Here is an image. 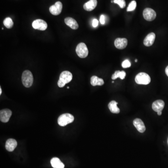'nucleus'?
<instances>
[{
  "label": "nucleus",
  "instance_id": "1",
  "mask_svg": "<svg viewBox=\"0 0 168 168\" xmlns=\"http://www.w3.org/2000/svg\"><path fill=\"white\" fill-rule=\"evenodd\" d=\"M72 79V75L71 72L65 71L60 74L59 79L58 82V86L59 87H63L66 84L71 82Z\"/></svg>",
  "mask_w": 168,
  "mask_h": 168
},
{
  "label": "nucleus",
  "instance_id": "2",
  "mask_svg": "<svg viewBox=\"0 0 168 168\" xmlns=\"http://www.w3.org/2000/svg\"><path fill=\"white\" fill-rule=\"evenodd\" d=\"M22 84L25 87H30L33 82V76L32 72L29 70L24 71L22 76Z\"/></svg>",
  "mask_w": 168,
  "mask_h": 168
},
{
  "label": "nucleus",
  "instance_id": "3",
  "mask_svg": "<svg viewBox=\"0 0 168 168\" xmlns=\"http://www.w3.org/2000/svg\"><path fill=\"white\" fill-rule=\"evenodd\" d=\"M74 118L70 113H64L59 117L58 123L59 125L62 127L67 125L74 121Z\"/></svg>",
  "mask_w": 168,
  "mask_h": 168
},
{
  "label": "nucleus",
  "instance_id": "4",
  "mask_svg": "<svg viewBox=\"0 0 168 168\" xmlns=\"http://www.w3.org/2000/svg\"><path fill=\"white\" fill-rule=\"evenodd\" d=\"M136 83L139 85H148L150 84L151 79L150 76L145 72H140L135 78Z\"/></svg>",
  "mask_w": 168,
  "mask_h": 168
},
{
  "label": "nucleus",
  "instance_id": "5",
  "mask_svg": "<svg viewBox=\"0 0 168 168\" xmlns=\"http://www.w3.org/2000/svg\"><path fill=\"white\" fill-rule=\"evenodd\" d=\"M76 52L79 58H85L88 56V50L86 45L83 43H79L76 47Z\"/></svg>",
  "mask_w": 168,
  "mask_h": 168
},
{
  "label": "nucleus",
  "instance_id": "6",
  "mask_svg": "<svg viewBox=\"0 0 168 168\" xmlns=\"http://www.w3.org/2000/svg\"><path fill=\"white\" fill-rule=\"evenodd\" d=\"M143 16L146 20L152 21L156 18V14L152 8H146L143 12Z\"/></svg>",
  "mask_w": 168,
  "mask_h": 168
},
{
  "label": "nucleus",
  "instance_id": "7",
  "mask_svg": "<svg viewBox=\"0 0 168 168\" xmlns=\"http://www.w3.org/2000/svg\"><path fill=\"white\" fill-rule=\"evenodd\" d=\"M63 5L60 2H57L54 5H52L50 7L49 10L53 15H58L62 12Z\"/></svg>",
  "mask_w": 168,
  "mask_h": 168
},
{
  "label": "nucleus",
  "instance_id": "8",
  "mask_svg": "<svg viewBox=\"0 0 168 168\" xmlns=\"http://www.w3.org/2000/svg\"><path fill=\"white\" fill-rule=\"evenodd\" d=\"M32 25L34 29L40 31H45L47 28V24L43 20H35L34 21Z\"/></svg>",
  "mask_w": 168,
  "mask_h": 168
},
{
  "label": "nucleus",
  "instance_id": "9",
  "mask_svg": "<svg viewBox=\"0 0 168 168\" xmlns=\"http://www.w3.org/2000/svg\"><path fill=\"white\" fill-rule=\"evenodd\" d=\"M12 115V112L8 109H4L0 111V120L2 123H8Z\"/></svg>",
  "mask_w": 168,
  "mask_h": 168
},
{
  "label": "nucleus",
  "instance_id": "10",
  "mask_svg": "<svg viewBox=\"0 0 168 168\" xmlns=\"http://www.w3.org/2000/svg\"><path fill=\"white\" fill-rule=\"evenodd\" d=\"M128 40L125 38H117L115 41V45L117 49L123 50L127 47Z\"/></svg>",
  "mask_w": 168,
  "mask_h": 168
},
{
  "label": "nucleus",
  "instance_id": "11",
  "mask_svg": "<svg viewBox=\"0 0 168 168\" xmlns=\"http://www.w3.org/2000/svg\"><path fill=\"white\" fill-rule=\"evenodd\" d=\"M133 124L135 126L136 129L140 133H143L146 130L145 125L142 119H136L133 121Z\"/></svg>",
  "mask_w": 168,
  "mask_h": 168
},
{
  "label": "nucleus",
  "instance_id": "12",
  "mask_svg": "<svg viewBox=\"0 0 168 168\" xmlns=\"http://www.w3.org/2000/svg\"><path fill=\"white\" fill-rule=\"evenodd\" d=\"M155 39H156L155 34L153 32L150 33L144 40V45L147 47L152 45L155 42Z\"/></svg>",
  "mask_w": 168,
  "mask_h": 168
},
{
  "label": "nucleus",
  "instance_id": "13",
  "mask_svg": "<svg viewBox=\"0 0 168 168\" xmlns=\"http://www.w3.org/2000/svg\"><path fill=\"white\" fill-rule=\"evenodd\" d=\"M17 143L16 140L14 139H9L6 141L5 144V148L8 151L12 152L17 147Z\"/></svg>",
  "mask_w": 168,
  "mask_h": 168
},
{
  "label": "nucleus",
  "instance_id": "14",
  "mask_svg": "<svg viewBox=\"0 0 168 168\" xmlns=\"http://www.w3.org/2000/svg\"><path fill=\"white\" fill-rule=\"evenodd\" d=\"M152 109L154 111L158 112L162 111L164 107V102L163 100H157L154 101L152 104Z\"/></svg>",
  "mask_w": 168,
  "mask_h": 168
},
{
  "label": "nucleus",
  "instance_id": "15",
  "mask_svg": "<svg viewBox=\"0 0 168 168\" xmlns=\"http://www.w3.org/2000/svg\"><path fill=\"white\" fill-rule=\"evenodd\" d=\"M65 22L68 26L72 29H77L79 28V25L77 21L72 17H66L65 19Z\"/></svg>",
  "mask_w": 168,
  "mask_h": 168
},
{
  "label": "nucleus",
  "instance_id": "16",
  "mask_svg": "<svg viewBox=\"0 0 168 168\" xmlns=\"http://www.w3.org/2000/svg\"><path fill=\"white\" fill-rule=\"evenodd\" d=\"M97 5V0H90L88 2L84 4L83 8L86 11H91L93 10L96 7Z\"/></svg>",
  "mask_w": 168,
  "mask_h": 168
},
{
  "label": "nucleus",
  "instance_id": "17",
  "mask_svg": "<svg viewBox=\"0 0 168 168\" xmlns=\"http://www.w3.org/2000/svg\"><path fill=\"white\" fill-rule=\"evenodd\" d=\"M52 167L54 168H64L65 165L59 158L54 157L51 161Z\"/></svg>",
  "mask_w": 168,
  "mask_h": 168
},
{
  "label": "nucleus",
  "instance_id": "18",
  "mask_svg": "<svg viewBox=\"0 0 168 168\" xmlns=\"http://www.w3.org/2000/svg\"><path fill=\"white\" fill-rule=\"evenodd\" d=\"M104 84L103 79L101 78H98L96 76H93L91 78V84L92 86H96L103 85Z\"/></svg>",
  "mask_w": 168,
  "mask_h": 168
},
{
  "label": "nucleus",
  "instance_id": "19",
  "mask_svg": "<svg viewBox=\"0 0 168 168\" xmlns=\"http://www.w3.org/2000/svg\"><path fill=\"white\" fill-rule=\"evenodd\" d=\"M117 104L118 103L115 100L111 101L110 102L108 106H109V109L112 113H119L120 112V110L118 107Z\"/></svg>",
  "mask_w": 168,
  "mask_h": 168
},
{
  "label": "nucleus",
  "instance_id": "20",
  "mask_svg": "<svg viewBox=\"0 0 168 168\" xmlns=\"http://www.w3.org/2000/svg\"><path fill=\"white\" fill-rule=\"evenodd\" d=\"M126 75V73L124 71H116L112 76V79L115 80L117 78H120L121 79H124L125 78Z\"/></svg>",
  "mask_w": 168,
  "mask_h": 168
},
{
  "label": "nucleus",
  "instance_id": "21",
  "mask_svg": "<svg viewBox=\"0 0 168 168\" xmlns=\"http://www.w3.org/2000/svg\"><path fill=\"white\" fill-rule=\"evenodd\" d=\"M3 24L7 28L11 29L13 26L14 22L11 18L7 17L3 21Z\"/></svg>",
  "mask_w": 168,
  "mask_h": 168
},
{
  "label": "nucleus",
  "instance_id": "22",
  "mask_svg": "<svg viewBox=\"0 0 168 168\" xmlns=\"http://www.w3.org/2000/svg\"><path fill=\"white\" fill-rule=\"evenodd\" d=\"M136 7V2L135 1H132L129 4V6L127 8V11H134Z\"/></svg>",
  "mask_w": 168,
  "mask_h": 168
},
{
  "label": "nucleus",
  "instance_id": "23",
  "mask_svg": "<svg viewBox=\"0 0 168 168\" xmlns=\"http://www.w3.org/2000/svg\"><path fill=\"white\" fill-rule=\"evenodd\" d=\"M113 2L119 5L121 8H123L126 6V2L125 0H113Z\"/></svg>",
  "mask_w": 168,
  "mask_h": 168
},
{
  "label": "nucleus",
  "instance_id": "24",
  "mask_svg": "<svg viewBox=\"0 0 168 168\" xmlns=\"http://www.w3.org/2000/svg\"><path fill=\"white\" fill-rule=\"evenodd\" d=\"M122 66L123 68H127L130 67L131 64L130 62L129 61V60L126 59L123 62Z\"/></svg>",
  "mask_w": 168,
  "mask_h": 168
},
{
  "label": "nucleus",
  "instance_id": "25",
  "mask_svg": "<svg viewBox=\"0 0 168 168\" xmlns=\"http://www.w3.org/2000/svg\"><path fill=\"white\" fill-rule=\"evenodd\" d=\"M99 21H100V22L101 25H104L105 23V17L103 15H102L100 16Z\"/></svg>",
  "mask_w": 168,
  "mask_h": 168
},
{
  "label": "nucleus",
  "instance_id": "26",
  "mask_svg": "<svg viewBox=\"0 0 168 168\" xmlns=\"http://www.w3.org/2000/svg\"><path fill=\"white\" fill-rule=\"evenodd\" d=\"M99 24V22L96 19H94L92 21V26L93 27L96 28L98 26Z\"/></svg>",
  "mask_w": 168,
  "mask_h": 168
},
{
  "label": "nucleus",
  "instance_id": "27",
  "mask_svg": "<svg viewBox=\"0 0 168 168\" xmlns=\"http://www.w3.org/2000/svg\"><path fill=\"white\" fill-rule=\"evenodd\" d=\"M165 73L168 77V66H167L166 69H165Z\"/></svg>",
  "mask_w": 168,
  "mask_h": 168
},
{
  "label": "nucleus",
  "instance_id": "28",
  "mask_svg": "<svg viewBox=\"0 0 168 168\" xmlns=\"http://www.w3.org/2000/svg\"><path fill=\"white\" fill-rule=\"evenodd\" d=\"M162 111H159L157 112V115H158V116H161V115H162Z\"/></svg>",
  "mask_w": 168,
  "mask_h": 168
},
{
  "label": "nucleus",
  "instance_id": "29",
  "mask_svg": "<svg viewBox=\"0 0 168 168\" xmlns=\"http://www.w3.org/2000/svg\"><path fill=\"white\" fill-rule=\"evenodd\" d=\"M2 93V90L1 87H0V95H1Z\"/></svg>",
  "mask_w": 168,
  "mask_h": 168
},
{
  "label": "nucleus",
  "instance_id": "30",
  "mask_svg": "<svg viewBox=\"0 0 168 168\" xmlns=\"http://www.w3.org/2000/svg\"><path fill=\"white\" fill-rule=\"evenodd\" d=\"M135 62H137V60L136 59V60H135Z\"/></svg>",
  "mask_w": 168,
  "mask_h": 168
},
{
  "label": "nucleus",
  "instance_id": "31",
  "mask_svg": "<svg viewBox=\"0 0 168 168\" xmlns=\"http://www.w3.org/2000/svg\"><path fill=\"white\" fill-rule=\"evenodd\" d=\"M67 89H69V87H68H68H67Z\"/></svg>",
  "mask_w": 168,
  "mask_h": 168
},
{
  "label": "nucleus",
  "instance_id": "32",
  "mask_svg": "<svg viewBox=\"0 0 168 168\" xmlns=\"http://www.w3.org/2000/svg\"></svg>",
  "mask_w": 168,
  "mask_h": 168
}]
</instances>
